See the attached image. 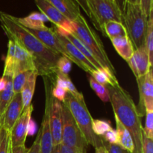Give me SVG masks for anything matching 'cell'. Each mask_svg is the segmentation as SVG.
Wrapping results in <instances>:
<instances>
[{
    "label": "cell",
    "instance_id": "obj_1",
    "mask_svg": "<svg viewBox=\"0 0 153 153\" xmlns=\"http://www.w3.org/2000/svg\"><path fill=\"white\" fill-rule=\"evenodd\" d=\"M0 24L8 39L13 40L27 51L34 59L38 76L55 75L57 61L61 56L43 44L26 28L21 25L16 17L0 11Z\"/></svg>",
    "mask_w": 153,
    "mask_h": 153
},
{
    "label": "cell",
    "instance_id": "obj_2",
    "mask_svg": "<svg viewBox=\"0 0 153 153\" xmlns=\"http://www.w3.org/2000/svg\"><path fill=\"white\" fill-rule=\"evenodd\" d=\"M114 115L131 134L134 145L133 153H142L143 126L140 117L129 93L122 87L106 85Z\"/></svg>",
    "mask_w": 153,
    "mask_h": 153
},
{
    "label": "cell",
    "instance_id": "obj_3",
    "mask_svg": "<svg viewBox=\"0 0 153 153\" xmlns=\"http://www.w3.org/2000/svg\"><path fill=\"white\" fill-rule=\"evenodd\" d=\"M73 23L74 28L71 34L89 49L103 69L109 70L112 74L116 76V70L108 56L101 39L90 26L85 18L80 14L73 21Z\"/></svg>",
    "mask_w": 153,
    "mask_h": 153
},
{
    "label": "cell",
    "instance_id": "obj_4",
    "mask_svg": "<svg viewBox=\"0 0 153 153\" xmlns=\"http://www.w3.org/2000/svg\"><path fill=\"white\" fill-rule=\"evenodd\" d=\"M122 22L133 46L138 49L145 43L148 27V17L139 4L126 2L122 10Z\"/></svg>",
    "mask_w": 153,
    "mask_h": 153
},
{
    "label": "cell",
    "instance_id": "obj_5",
    "mask_svg": "<svg viewBox=\"0 0 153 153\" xmlns=\"http://www.w3.org/2000/svg\"><path fill=\"white\" fill-rule=\"evenodd\" d=\"M63 103L67 105L71 112L73 118L85 136L88 144L95 148L103 146V140L102 137L96 135L93 131V118L87 107L85 98L78 100L70 94L67 93L65 100Z\"/></svg>",
    "mask_w": 153,
    "mask_h": 153
},
{
    "label": "cell",
    "instance_id": "obj_6",
    "mask_svg": "<svg viewBox=\"0 0 153 153\" xmlns=\"http://www.w3.org/2000/svg\"><path fill=\"white\" fill-rule=\"evenodd\" d=\"M61 144L81 153H87L89 146L71 112L63 102Z\"/></svg>",
    "mask_w": 153,
    "mask_h": 153
},
{
    "label": "cell",
    "instance_id": "obj_7",
    "mask_svg": "<svg viewBox=\"0 0 153 153\" xmlns=\"http://www.w3.org/2000/svg\"><path fill=\"white\" fill-rule=\"evenodd\" d=\"M86 1L91 11V21L103 36L105 23L108 21L122 22V11L112 0H86Z\"/></svg>",
    "mask_w": 153,
    "mask_h": 153
},
{
    "label": "cell",
    "instance_id": "obj_8",
    "mask_svg": "<svg viewBox=\"0 0 153 153\" xmlns=\"http://www.w3.org/2000/svg\"><path fill=\"white\" fill-rule=\"evenodd\" d=\"M44 82L45 93H46V105L45 111L40 126V153H51L53 148V140H52V132L49 123V114H50V106L53 96L52 94L53 85V77L52 76H43Z\"/></svg>",
    "mask_w": 153,
    "mask_h": 153
},
{
    "label": "cell",
    "instance_id": "obj_9",
    "mask_svg": "<svg viewBox=\"0 0 153 153\" xmlns=\"http://www.w3.org/2000/svg\"><path fill=\"white\" fill-rule=\"evenodd\" d=\"M137 79L139 91V104L137 107L140 117L146 111H153V70L151 67L147 73Z\"/></svg>",
    "mask_w": 153,
    "mask_h": 153
},
{
    "label": "cell",
    "instance_id": "obj_10",
    "mask_svg": "<svg viewBox=\"0 0 153 153\" xmlns=\"http://www.w3.org/2000/svg\"><path fill=\"white\" fill-rule=\"evenodd\" d=\"M33 110L34 107L32 105L25 108L14 123L10 132V147L25 145Z\"/></svg>",
    "mask_w": 153,
    "mask_h": 153
},
{
    "label": "cell",
    "instance_id": "obj_11",
    "mask_svg": "<svg viewBox=\"0 0 153 153\" xmlns=\"http://www.w3.org/2000/svg\"><path fill=\"white\" fill-rule=\"evenodd\" d=\"M34 2L40 10V13L44 14L49 21L55 24V26L60 27L67 32L72 33L74 28L73 21L65 17L50 2L47 0H34Z\"/></svg>",
    "mask_w": 153,
    "mask_h": 153
},
{
    "label": "cell",
    "instance_id": "obj_12",
    "mask_svg": "<svg viewBox=\"0 0 153 153\" xmlns=\"http://www.w3.org/2000/svg\"><path fill=\"white\" fill-rule=\"evenodd\" d=\"M23 110L20 93L14 94L1 119V126L9 134Z\"/></svg>",
    "mask_w": 153,
    "mask_h": 153
},
{
    "label": "cell",
    "instance_id": "obj_13",
    "mask_svg": "<svg viewBox=\"0 0 153 153\" xmlns=\"http://www.w3.org/2000/svg\"><path fill=\"white\" fill-rule=\"evenodd\" d=\"M49 123L53 146L61 144L62 137V102L53 97L51 102Z\"/></svg>",
    "mask_w": 153,
    "mask_h": 153
},
{
    "label": "cell",
    "instance_id": "obj_14",
    "mask_svg": "<svg viewBox=\"0 0 153 153\" xmlns=\"http://www.w3.org/2000/svg\"><path fill=\"white\" fill-rule=\"evenodd\" d=\"M26 29L28 32H30L34 37H37L39 40H40L43 44L46 45L49 49H51L57 53L60 54L62 56H65L70 58L65 49L60 42L58 37H57L53 28H49L46 27L43 29L39 30L29 29V28H26Z\"/></svg>",
    "mask_w": 153,
    "mask_h": 153
},
{
    "label": "cell",
    "instance_id": "obj_15",
    "mask_svg": "<svg viewBox=\"0 0 153 153\" xmlns=\"http://www.w3.org/2000/svg\"><path fill=\"white\" fill-rule=\"evenodd\" d=\"M127 62L136 79L145 76L152 67L149 63V55L145 44L136 49L132 57Z\"/></svg>",
    "mask_w": 153,
    "mask_h": 153
},
{
    "label": "cell",
    "instance_id": "obj_16",
    "mask_svg": "<svg viewBox=\"0 0 153 153\" xmlns=\"http://www.w3.org/2000/svg\"><path fill=\"white\" fill-rule=\"evenodd\" d=\"M54 30V29H53ZM55 31V30H54ZM55 34H56L57 37L59 39L60 42L61 43L62 46H64V48L65 49L66 52L68 54L69 58L71 60L72 62H74L75 64H77L81 69L84 70V71L87 72V73H89L90 75L93 73L94 71L97 70L96 69V67L84 56V55L82 53H81L79 52V49L76 47H75L68 40H67L66 37H64V36L60 34L59 33H58L57 31H55Z\"/></svg>",
    "mask_w": 153,
    "mask_h": 153
},
{
    "label": "cell",
    "instance_id": "obj_17",
    "mask_svg": "<svg viewBox=\"0 0 153 153\" xmlns=\"http://www.w3.org/2000/svg\"><path fill=\"white\" fill-rule=\"evenodd\" d=\"M13 76L21 72L36 71L35 64L31 54L16 43L14 62H13Z\"/></svg>",
    "mask_w": 153,
    "mask_h": 153
},
{
    "label": "cell",
    "instance_id": "obj_18",
    "mask_svg": "<svg viewBox=\"0 0 153 153\" xmlns=\"http://www.w3.org/2000/svg\"><path fill=\"white\" fill-rule=\"evenodd\" d=\"M65 17L73 21L81 13L80 7L75 0H47Z\"/></svg>",
    "mask_w": 153,
    "mask_h": 153
},
{
    "label": "cell",
    "instance_id": "obj_19",
    "mask_svg": "<svg viewBox=\"0 0 153 153\" xmlns=\"http://www.w3.org/2000/svg\"><path fill=\"white\" fill-rule=\"evenodd\" d=\"M115 50L123 58L128 61L134 54V46L128 36L113 37L110 39Z\"/></svg>",
    "mask_w": 153,
    "mask_h": 153
},
{
    "label": "cell",
    "instance_id": "obj_20",
    "mask_svg": "<svg viewBox=\"0 0 153 153\" xmlns=\"http://www.w3.org/2000/svg\"><path fill=\"white\" fill-rule=\"evenodd\" d=\"M17 22L23 27L29 29H43L46 28L44 22L49 21L48 18L40 12H32L23 18H17Z\"/></svg>",
    "mask_w": 153,
    "mask_h": 153
},
{
    "label": "cell",
    "instance_id": "obj_21",
    "mask_svg": "<svg viewBox=\"0 0 153 153\" xmlns=\"http://www.w3.org/2000/svg\"><path fill=\"white\" fill-rule=\"evenodd\" d=\"M114 119L117 126L116 131L118 135L117 145H119L123 149L128 151L130 153H133L134 150V145L131 134L127 131L126 128L124 127V126L121 123V122L116 115H114Z\"/></svg>",
    "mask_w": 153,
    "mask_h": 153
},
{
    "label": "cell",
    "instance_id": "obj_22",
    "mask_svg": "<svg viewBox=\"0 0 153 153\" xmlns=\"http://www.w3.org/2000/svg\"><path fill=\"white\" fill-rule=\"evenodd\" d=\"M37 76H38V74L37 72H31L21 91V98H22L24 109L31 105V101H32L33 96H34V91H35L36 80H37Z\"/></svg>",
    "mask_w": 153,
    "mask_h": 153
},
{
    "label": "cell",
    "instance_id": "obj_23",
    "mask_svg": "<svg viewBox=\"0 0 153 153\" xmlns=\"http://www.w3.org/2000/svg\"><path fill=\"white\" fill-rule=\"evenodd\" d=\"M105 37L113 38V37H125L128 36L126 29L122 22L117 21H108L105 23L104 27Z\"/></svg>",
    "mask_w": 153,
    "mask_h": 153
},
{
    "label": "cell",
    "instance_id": "obj_24",
    "mask_svg": "<svg viewBox=\"0 0 153 153\" xmlns=\"http://www.w3.org/2000/svg\"><path fill=\"white\" fill-rule=\"evenodd\" d=\"M91 76H92L95 79L96 82L105 86L110 85V86L114 87L119 85V82L116 76L113 75L109 70H105V69H101V70L94 71L91 74Z\"/></svg>",
    "mask_w": 153,
    "mask_h": 153
},
{
    "label": "cell",
    "instance_id": "obj_25",
    "mask_svg": "<svg viewBox=\"0 0 153 153\" xmlns=\"http://www.w3.org/2000/svg\"><path fill=\"white\" fill-rule=\"evenodd\" d=\"M16 43L13 40L9 39L7 43V52L4 60V67L2 76L4 77H13V62H14Z\"/></svg>",
    "mask_w": 153,
    "mask_h": 153
},
{
    "label": "cell",
    "instance_id": "obj_26",
    "mask_svg": "<svg viewBox=\"0 0 153 153\" xmlns=\"http://www.w3.org/2000/svg\"><path fill=\"white\" fill-rule=\"evenodd\" d=\"M6 78H7V85L4 91L0 92V117L1 118L14 94L13 91V77Z\"/></svg>",
    "mask_w": 153,
    "mask_h": 153
},
{
    "label": "cell",
    "instance_id": "obj_27",
    "mask_svg": "<svg viewBox=\"0 0 153 153\" xmlns=\"http://www.w3.org/2000/svg\"><path fill=\"white\" fill-rule=\"evenodd\" d=\"M145 46L147 49L149 63L152 67L153 64V15L152 12L148 17V27L145 38Z\"/></svg>",
    "mask_w": 153,
    "mask_h": 153
},
{
    "label": "cell",
    "instance_id": "obj_28",
    "mask_svg": "<svg viewBox=\"0 0 153 153\" xmlns=\"http://www.w3.org/2000/svg\"><path fill=\"white\" fill-rule=\"evenodd\" d=\"M89 83L91 88L97 94V97L103 102H107L109 101V99H110L109 98V93L106 86L101 85V84H99L98 82H96L95 79L92 76L89 77Z\"/></svg>",
    "mask_w": 153,
    "mask_h": 153
},
{
    "label": "cell",
    "instance_id": "obj_29",
    "mask_svg": "<svg viewBox=\"0 0 153 153\" xmlns=\"http://www.w3.org/2000/svg\"><path fill=\"white\" fill-rule=\"evenodd\" d=\"M31 72L33 71L21 72L13 76V91L14 94L21 92Z\"/></svg>",
    "mask_w": 153,
    "mask_h": 153
},
{
    "label": "cell",
    "instance_id": "obj_30",
    "mask_svg": "<svg viewBox=\"0 0 153 153\" xmlns=\"http://www.w3.org/2000/svg\"><path fill=\"white\" fill-rule=\"evenodd\" d=\"M112 127L111 126L110 123L102 120L93 119L92 121V129L94 134L97 136L102 137L105 134V133L111 130Z\"/></svg>",
    "mask_w": 153,
    "mask_h": 153
},
{
    "label": "cell",
    "instance_id": "obj_31",
    "mask_svg": "<svg viewBox=\"0 0 153 153\" xmlns=\"http://www.w3.org/2000/svg\"><path fill=\"white\" fill-rule=\"evenodd\" d=\"M10 149V134L0 126V153H8Z\"/></svg>",
    "mask_w": 153,
    "mask_h": 153
},
{
    "label": "cell",
    "instance_id": "obj_32",
    "mask_svg": "<svg viewBox=\"0 0 153 153\" xmlns=\"http://www.w3.org/2000/svg\"><path fill=\"white\" fill-rule=\"evenodd\" d=\"M72 63L70 58L61 55L57 61V70L63 74L68 75L72 70Z\"/></svg>",
    "mask_w": 153,
    "mask_h": 153
},
{
    "label": "cell",
    "instance_id": "obj_33",
    "mask_svg": "<svg viewBox=\"0 0 153 153\" xmlns=\"http://www.w3.org/2000/svg\"><path fill=\"white\" fill-rule=\"evenodd\" d=\"M145 126L143 128V133L146 137L153 139V111L146 112Z\"/></svg>",
    "mask_w": 153,
    "mask_h": 153
},
{
    "label": "cell",
    "instance_id": "obj_34",
    "mask_svg": "<svg viewBox=\"0 0 153 153\" xmlns=\"http://www.w3.org/2000/svg\"><path fill=\"white\" fill-rule=\"evenodd\" d=\"M102 138L103 139V140H105L107 143H111V144H117L118 143L117 132L113 128L105 133L104 135L102 136Z\"/></svg>",
    "mask_w": 153,
    "mask_h": 153
},
{
    "label": "cell",
    "instance_id": "obj_35",
    "mask_svg": "<svg viewBox=\"0 0 153 153\" xmlns=\"http://www.w3.org/2000/svg\"><path fill=\"white\" fill-rule=\"evenodd\" d=\"M67 92L65 90L60 88V87L56 86V85H55L53 87L52 91V94L54 98L56 99L57 100L60 101L61 102H63L64 101L66 95H67Z\"/></svg>",
    "mask_w": 153,
    "mask_h": 153
},
{
    "label": "cell",
    "instance_id": "obj_36",
    "mask_svg": "<svg viewBox=\"0 0 153 153\" xmlns=\"http://www.w3.org/2000/svg\"><path fill=\"white\" fill-rule=\"evenodd\" d=\"M142 153H153V139L146 137L143 133Z\"/></svg>",
    "mask_w": 153,
    "mask_h": 153
},
{
    "label": "cell",
    "instance_id": "obj_37",
    "mask_svg": "<svg viewBox=\"0 0 153 153\" xmlns=\"http://www.w3.org/2000/svg\"><path fill=\"white\" fill-rule=\"evenodd\" d=\"M103 140V139H102ZM103 146H105L108 153H130L128 151L123 149L117 144H111L103 140Z\"/></svg>",
    "mask_w": 153,
    "mask_h": 153
},
{
    "label": "cell",
    "instance_id": "obj_38",
    "mask_svg": "<svg viewBox=\"0 0 153 153\" xmlns=\"http://www.w3.org/2000/svg\"><path fill=\"white\" fill-rule=\"evenodd\" d=\"M139 4L143 13L149 17L150 13L152 12V0H140Z\"/></svg>",
    "mask_w": 153,
    "mask_h": 153
},
{
    "label": "cell",
    "instance_id": "obj_39",
    "mask_svg": "<svg viewBox=\"0 0 153 153\" xmlns=\"http://www.w3.org/2000/svg\"><path fill=\"white\" fill-rule=\"evenodd\" d=\"M27 153H40V131L39 130L37 135Z\"/></svg>",
    "mask_w": 153,
    "mask_h": 153
},
{
    "label": "cell",
    "instance_id": "obj_40",
    "mask_svg": "<svg viewBox=\"0 0 153 153\" xmlns=\"http://www.w3.org/2000/svg\"><path fill=\"white\" fill-rule=\"evenodd\" d=\"M76 2L79 4V7H82V10L85 11V13L88 15V17L91 19V11L89 10V7H88V4H87V1L86 0H75Z\"/></svg>",
    "mask_w": 153,
    "mask_h": 153
},
{
    "label": "cell",
    "instance_id": "obj_41",
    "mask_svg": "<svg viewBox=\"0 0 153 153\" xmlns=\"http://www.w3.org/2000/svg\"><path fill=\"white\" fill-rule=\"evenodd\" d=\"M28 151V148H26L25 145L10 147V153H27Z\"/></svg>",
    "mask_w": 153,
    "mask_h": 153
},
{
    "label": "cell",
    "instance_id": "obj_42",
    "mask_svg": "<svg viewBox=\"0 0 153 153\" xmlns=\"http://www.w3.org/2000/svg\"><path fill=\"white\" fill-rule=\"evenodd\" d=\"M7 85V78L1 76L0 78V92L3 91Z\"/></svg>",
    "mask_w": 153,
    "mask_h": 153
},
{
    "label": "cell",
    "instance_id": "obj_43",
    "mask_svg": "<svg viewBox=\"0 0 153 153\" xmlns=\"http://www.w3.org/2000/svg\"><path fill=\"white\" fill-rule=\"evenodd\" d=\"M61 153H81L61 144Z\"/></svg>",
    "mask_w": 153,
    "mask_h": 153
},
{
    "label": "cell",
    "instance_id": "obj_44",
    "mask_svg": "<svg viewBox=\"0 0 153 153\" xmlns=\"http://www.w3.org/2000/svg\"><path fill=\"white\" fill-rule=\"evenodd\" d=\"M95 153H108L104 146H100L95 148Z\"/></svg>",
    "mask_w": 153,
    "mask_h": 153
},
{
    "label": "cell",
    "instance_id": "obj_45",
    "mask_svg": "<svg viewBox=\"0 0 153 153\" xmlns=\"http://www.w3.org/2000/svg\"><path fill=\"white\" fill-rule=\"evenodd\" d=\"M114 1H115V3L117 4V6L120 7L121 11H122L124 5L126 4V0H114Z\"/></svg>",
    "mask_w": 153,
    "mask_h": 153
},
{
    "label": "cell",
    "instance_id": "obj_46",
    "mask_svg": "<svg viewBox=\"0 0 153 153\" xmlns=\"http://www.w3.org/2000/svg\"><path fill=\"white\" fill-rule=\"evenodd\" d=\"M51 153H61V144L54 146Z\"/></svg>",
    "mask_w": 153,
    "mask_h": 153
},
{
    "label": "cell",
    "instance_id": "obj_47",
    "mask_svg": "<svg viewBox=\"0 0 153 153\" xmlns=\"http://www.w3.org/2000/svg\"><path fill=\"white\" fill-rule=\"evenodd\" d=\"M126 2L131 3V4H139L140 0H126Z\"/></svg>",
    "mask_w": 153,
    "mask_h": 153
},
{
    "label": "cell",
    "instance_id": "obj_48",
    "mask_svg": "<svg viewBox=\"0 0 153 153\" xmlns=\"http://www.w3.org/2000/svg\"><path fill=\"white\" fill-rule=\"evenodd\" d=\"M1 118L0 117V126H1Z\"/></svg>",
    "mask_w": 153,
    "mask_h": 153
},
{
    "label": "cell",
    "instance_id": "obj_49",
    "mask_svg": "<svg viewBox=\"0 0 153 153\" xmlns=\"http://www.w3.org/2000/svg\"><path fill=\"white\" fill-rule=\"evenodd\" d=\"M8 153H10V150H9V152Z\"/></svg>",
    "mask_w": 153,
    "mask_h": 153
},
{
    "label": "cell",
    "instance_id": "obj_50",
    "mask_svg": "<svg viewBox=\"0 0 153 153\" xmlns=\"http://www.w3.org/2000/svg\"><path fill=\"white\" fill-rule=\"evenodd\" d=\"M112 1H114V0H112ZM114 2H115V1H114Z\"/></svg>",
    "mask_w": 153,
    "mask_h": 153
}]
</instances>
